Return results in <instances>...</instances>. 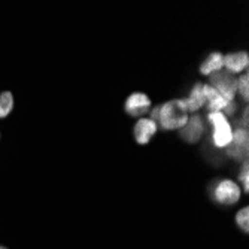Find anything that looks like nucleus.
<instances>
[{"label": "nucleus", "mask_w": 249, "mask_h": 249, "mask_svg": "<svg viewBox=\"0 0 249 249\" xmlns=\"http://www.w3.org/2000/svg\"><path fill=\"white\" fill-rule=\"evenodd\" d=\"M188 121V112L184 109L180 100H170L163 106H158V120L164 130H176L182 128Z\"/></svg>", "instance_id": "1"}, {"label": "nucleus", "mask_w": 249, "mask_h": 249, "mask_svg": "<svg viewBox=\"0 0 249 249\" xmlns=\"http://www.w3.org/2000/svg\"><path fill=\"white\" fill-rule=\"evenodd\" d=\"M212 125V139L215 146L227 148L233 139V128L222 112H212L208 117Z\"/></svg>", "instance_id": "2"}, {"label": "nucleus", "mask_w": 249, "mask_h": 249, "mask_svg": "<svg viewBox=\"0 0 249 249\" xmlns=\"http://www.w3.org/2000/svg\"><path fill=\"white\" fill-rule=\"evenodd\" d=\"M209 76H211L209 85L213 87L227 102H233L237 93V79L234 78V75L227 71H219Z\"/></svg>", "instance_id": "3"}, {"label": "nucleus", "mask_w": 249, "mask_h": 249, "mask_svg": "<svg viewBox=\"0 0 249 249\" xmlns=\"http://www.w3.org/2000/svg\"><path fill=\"white\" fill-rule=\"evenodd\" d=\"M213 197L221 205H234L240 198V188L236 182L229 179H224L215 187Z\"/></svg>", "instance_id": "4"}, {"label": "nucleus", "mask_w": 249, "mask_h": 249, "mask_svg": "<svg viewBox=\"0 0 249 249\" xmlns=\"http://www.w3.org/2000/svg\"><path fill=\"white\" fill-rule=\"evenodd\" d=\"M203 91H205V99L208 103V107L212 112H225V114L231 115L234 110V102H227L216 89L211 85H205L203 84Z\"/></svg>", "instance_id": "5"}, {"label": "nucleus", "mask_w": 249, "mask_h": 249, "mask_svg": "<svg viewBox=\"0 0 249 249\" xmlns=\"http://www.w3.org/2000/svg\"><path fill=\"white\" fill-rule=\"evenodd\" d=\"M248 131L245 128H237L233 131V139L227 146V152L236 160H245L248 154Z\"/></svg>", "instance_id": "6"}, {"label": "nucleus", "mask_w": 249, "mask_h": 249, "mask_svg": "<svg viewBox=\"0 0 249 249\" xmlns=\"http://www.w3.org/2000/svg\"><path fill=\"white\" fill-rule=\"evenodd\" d=\"M151 107V100L143 93H134L125 102V110L131 117H142Z\"/></svg>", "instance_id": "7"}, {"label": "nucleus", "mask_w": 249, "mask_h": 249, "mask_svg": "<svg viewBox=\"0 0 249 249\" xmlns=\"http://www.w3.org/2000/svg\"><path fill=\"white\" fill-rule=\"evenodd\" d=\"M157 133V123L151 118H142L134 125V139L141 145H146Z\"/></svg>", "instance_id": "8"}, {"label": "nucleus", "mask_w": 249, "mask_h": 249, "mask_svg": "<svg viewBox=\"0 0 249 249\" xmlns=\"http://www.w3.org/2000/svg\"><path fill=\"white\" fill-rule=\"evenodd\" d=\"M203 131H205V127H203L201 118L197 115H193L191 118H188L187 124L180 128V136H182V139H185L187 142L194 143L201 138Z\"/></svg>", "instance_id": "9"}, {"label": "nucleus", "mask_w": 249, "mask_h": 249, "mask_svg": "<svg viewBox=\"0 0 249 249\" xmlns=\"http://www.w3.org/2000/svg\"><path fill=\"white\" fill-rule=\"evenodd\" d=\"M248 63H249V57H248V53H245V51L233 53V54H229V55L224 57L225 71L233 73V75L240 73L242 71H245L248 67Z\"/></svg>", "instance_id": "10"}, {"label": "nucleus", "mask_w": 249, "mask_h": 249, "mask_svg": "<svg viewBox=\"0 0 249 249\" xmlns=\"http://www.w3.org/2000/svg\"><path fill=\"white\" fill-rule=\"evenodd\" d=\"M182 106L187 112H197L200 107L205 106V91H203V84H196L187 99H182Z\"/></svg>", "instance_id": "11"}, {"label": "nucleus", "mask_w": 249, "mask_h": 249, "mask_svg": "<svg viewBox=\"0 0 249 249\" xmlns=\"http://www.w3.org/2000/svg\"><path fill=\"white\" fill-rule=\"evenodd\" d=\"M222 69H224V55L221 53H212L200 66V72L206 76L219 72Z\"/></svg>", "instance_id": "12"}, {"label": "nucleus", "mask_w": 249, "mask_h": 249, "mask_svg": "<svg viewBox=\"0 0 249 249\" xmlns=\"http://www.w3.org/2000/svg\"><path fill=\"white\" fill-rule=\"evenodd\" d=\"M14 109V96L11 91L0 93V120L6 118Z\"/></svg>", "instance_id": "13"}, {"label": "nucleus", "mask_w": 249, "mask_h": 249, "mask_svg": "<svg viewBox=\"0 0 249 249\" xmlns=\"http://www.w3.org/2000/svg\"><path fill=\"white\" fill-rule=\"evenodd\" d=\"M236 222L245 233H248V230H249V209L248 208H243L237 212Z\"/></svg>", "instance_id": "14"}, {"label": "nucleus", "mask_w": 249, "mask_h": 249, "mask_svg": "<svg viewBox=\"0 0 249 249\" xmlns=\"http://www.w3.org/2000/svg\"><path fill=\"white\" fill-rule=\"evenodd\" d=\"M248 87H249V78H248V73H245L237 79V91L240 93L243 100H248V97H249V88Z\"/></svg>", "instance_id": "15"}, {"label": "nucleus", "mask_w": 249, "mask_h": 249, "mask_svg": "<svg viewBox=\"0 0 249 249\" xmlns=\"http://www.w3.org/2000/svg\"><path fill=\"white\" fill-rule=\"evenodd\" d=\"M239 178H240V180H242L245 191H248V190H249V172H248V161H245V163H243V169H242V172H240Z\"/></svg>", "instance_id": "16"}, {"label": "nucleus", "mask_w": 249, "mask_h": 249, "mask_svg": "<svg viewBox=\"0 0 249 249\" xmlns=\"http://www.w3.org/2000/svg\"><path fill=\"white\" fill-rule=\"evenodd\" d=\"M246 127H248V110L243 112V128L246 130Z\"/></svg>", "instance_id": "17"}, {"label": "nucleus", "mask_w": 249, "mask_h": 249, "mask_svg": "<svg viewBox=\"0 0 249 249\" xmlns=\"http://www.w3.org/2000/svg\"><path fill=\"white\" fill-rule=\"evenodd\" d=\"M0 249H8V248H5V246H0Z\"/></svg>", "instance_id": "18"}]
</instances>
